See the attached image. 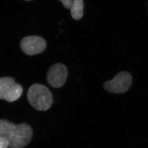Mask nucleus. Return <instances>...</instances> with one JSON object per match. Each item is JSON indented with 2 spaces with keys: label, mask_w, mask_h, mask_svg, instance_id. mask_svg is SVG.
<instances>
[{
  "label": "nucleus",
  "mask_w": 148,
  "mask_h": 148,
  "mask_svg": "<svg viewBox=\"0 0 148 148\" xmlns=\"http://www.w3.org/2000/svg\"><path fill=\"white\" fill-rule=\"evenodd\" d=\"M32 136V129L27 123L15 124L8 120H0V137L7 140L10 148H24Z\"/></svg>",
  "instance_id": "f257e3e1"
},
{
  "label": "nucleus",
  "mask_w": 148,
  "mask_h": 148,
  "mask_svg": "<svg viewBox=\"0 0 148 148\" xmlns=\"http://www.w3.org/2000/svg\"><path fill=\"white\" fill-rule=\"evenodd\" d=\"M27 98L30 104L40 111L48 110L53 102V97L49 89L40 84H34L30 87Z\"/></svg>",
  "instance_id": "f03ea898"
},
{
  "label": "nucleus",
  "mask_w": 148,
  "mask_h": 148,
  "mask_svg": "<svg viewBox=\"0 0 148 148\" xmlns=\"http://www.w3.org/2000/svg\"><path fill=\"white\" fill-rule=\"evenodd\" d=\"M23 91L22 86L16 83L13 77L0 78V99L8 102H14L21 97Z\"/></svg>",
  "instance_id": "7ed1b4c3"
},
{
  "label": "nucleus",
  "mask_w": 148,
  "mask_h": 148,
  "mask_svg": "<svg viewBox=\"0 0 148 148\" xmlns=\"http://www.w3.org/2000/svg\"><path fill=\"white\" fill-rule=\"evenodd\" d=\"M132 83V77L127 72L122 71L116 74L113 80L106 81L104 89L112 93L121 94L127 92Z\"/></svg>",
  "instance_id": "20e7f679"
},
{
  "label": "nucleus",
  "mask_w": 148,
  "mask_h": 148,
  "mask_svg": "<svg viewBox=\"0 0 148 148\" xmlns=\"http://www.w3.org/2000/svg\"><path fill=\"white\" fill-rule=\"evenodd\" d=\"M47 47L46 41L43 38L37 36H29L23 38L20 42V48L24 53L34 55L41 53Z\"/></svg>",
  "instance_id": "39448f33"
},
{
  "label": "nucleus",
  "mask_w": 148,
  "mask_h": 148,
  "mask_svg": "<svg viewBox=\"0 0 148 148\" xmlns=\"http://www.w3.org/2000/svg\"><path fill=\"white\" fill-rule=\"evenodd\" d=\"M68 69L62 63H56L49 68L47 74V80L49 85L54 88L62 87L66 82Z\"/></svg>",
  "instance_id": "423d86ee"
},
{
  "label": "nucleus",
  "mask_w": 148,
  "mask_h": 148,
  "mask_svg": "<svg viewBox=\"0 0 148 148\" xmlns=\"http://www.w3.org/2000/svg\"><path fill=\"white\" fill-rule=\"evenodd\" d=\"M83 0H73L71 7V14L74 19L78 20L81 19L84 14Z\"/></svg>",
  "instance_id": "0eeeda50"
},
{
  "label": "nucleus",
  "mask_w": 148,
  "mask_h": 148,
  "mask_svg": "<svg viewBox=\"0 0 148 148\" xmlns=\"http://www.w3.org/2000/svg\"><path fill=\"white\" fill-rule=\"evenodd\" d=\"M63 4L64 7L67 9L71 8L73 4V0H60Z\"/></svg>",
  "instance_id": "6e6552de"
},
{
  "label": "nucleus",
  "mask_w": 148,
  "mask_h": 148,
  "mask_svg": "<svg viewBox=\"0 0 148 148\" xmlns=\"http://www.w3.org/2000/svg\"><path fill=\"white\" fill-rule=\"evenodd\" d=\"M9 143L5 138L0 137V148H8Z\"/></svg>",
  "instance_id": "1a4fd4ad"
},
{
  "label": "nucleus",
  "mask_w": 148,
  "mask_h": 148,
  "mask_svg": "<svg viewBox=\"0 0 148 148\" xmlns=\"http://www.w3.org/2000/svg\"><path fill=\"white\" fill-rule=\"evenodd\" d=\"M25 1H32V0H25Z\"/></svg>",
  "instance_id": "9d476101"
}]
</instances>
